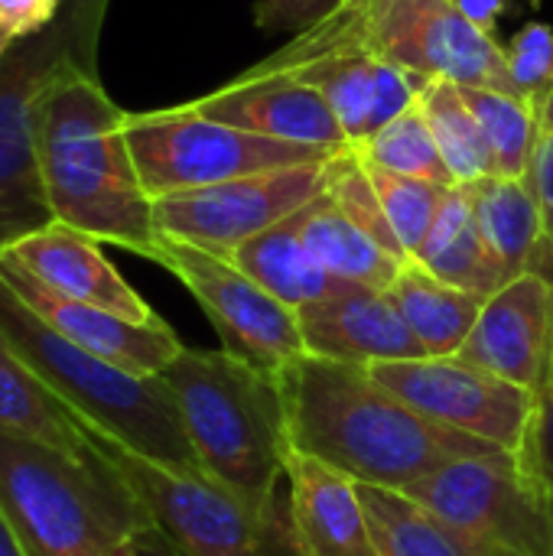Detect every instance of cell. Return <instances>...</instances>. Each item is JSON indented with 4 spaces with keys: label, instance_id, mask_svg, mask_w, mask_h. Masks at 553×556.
<instances>
[{
    "label": "cell",
    "instance_id": "6da1fadb",
    "mask_svg": "<svg viewBox=\"0 0 553 556\" xmlns=\"http://www.w3.org/2000/svg\"><path fill=\"white\" fill-rule=\"evenodd\" d=\"M277 384L293 453L349 476L355 485L407 492L456 459L508 456L492 443L430 424L362 365L303 355Z\"/></svg>",
    "mask_w": 553,
    "mask_h": 556
},
{
    "label": "cell",
    "instance_id": "7a4b0ae2",
    "mask_svg": "<svg viewBox=\"0 0 553 556\" xmlns=\"http://www.w3.org/2000/svg\"><path fill=\"white\" fill-rule=\"evenodd\" d=\"M124 121L127 111L98 81V62H68L39 98V169L55 222L156 264L163 235Z\"/></svg>",
    "mask_w": 553,
    "mask_h": 556
},
{
    "label": "cell",
    "instance_id": "3957f363",
    "mask_svg": "<svg viewBox=\"0 0 553 556\" xmlns=\"http://www.w3.org/2000/svg\"><path fill=\"white\" fill-rule=\"evenodd\" d=\"M160 378L202 472L254 511L277 518V485L293 453L280 384L225 349H183Z\"/></svg>",
    "mask_w": 553,
    "mask_h": 556
},
{
    "label": "cell",
    "instance_id": "277c9868",
    "mask_svg": "<svg viewBox=\"0 0 553 556\" xmlns=\"http://www.w3.org/2000/svg\"><path fill=\"white\" fill-rule=\"evenodd\" d=\"M0 508L26 556H111L153 518L98 443L65 453L0 437Z\"/></svg>",
    "mask_w": 553,
    "mask_h": 556
},
{
    "label": "cell",
    "instance_id": "5b68a950",
    "mask_svg": "<svg viewBox=\"0 0 553 556\" xmlns=\"http://www.w3.org/2000/svg\"><path fill=\"white\" fill-rule=\"evenodd\" d=\"M0 332L16 355L104 440L169 469L202 472L160 375H134L52 332L0 277Z\"/></svg>",
    "mask_w": 553,
    "mask_h": 556
},
{
    "label": "cell",
    "instance_id": "8992f818",
    "mask_svg": "<svg viewBox=\"0 0 553 556\" xmlns=\"http://www.w3.org/2000/svg\"><path fill=\"white\" fill-rule=\"evenodd\" d=\"M104 10L108 0H65L49 29L0 59V251L55 222L39 169V98L68 62H98Z\"/></svg>",
    "mask_w": 553,
    "mask_h": 556
},
{
    "label": "cell",
    "instance_id": "52a82bcc",
    "mask_svg": "<svg viewBox=\"0 0 553 556\" xmlns=\"http://www.w3.org/2000/svg\"><path fill=\"white\" fill-rule=\"evenodd\" d=\"M300 46H339L378 55L420 81H453L521 94L505 46L473 26L453 0H342L326 20L293 36Z\"/></svg>",
    "mask_w": 553,
    "mask_h": 556
},
{
    "label": "cell",
    "instance_id": "ba28073f",
    "mask_svg": "<svg viewBox=\"0 0 553 556\" xmlns=\"http://www.w3.org/2000/svg\"><path fill=\"white\" fill-rule=\"evenodd\" d=\"M124 137L150 199L205 189L271 169L323 163L336 153L332 147L257 137L241 127L202 117L186 104L127 114Z\"/></svg>",
    "mask_w": 553,
    "mask_h": 556
},
{
    "label": "cell",
    "instance_id": "9c48e42d",
    "mask_svg": "<svg viewBox=\"0 0 553 556\" xmlns=\"http://www.w3.org/2000/svg\"><path fill=\"white\" fill-rule=\"evenodd\" d=\"M98 443L179 556H290L293 551L290 531H280L277 518L254 511L205 472L150 463L104 437Z\"/></svg>",
    "mask_w": 553,
    "mask_h": 556
},
{
    "label": "cell",
    "instance_id": "30bf717a",
    "mask_svg": "<svg viewBox=\"0 0 553 556\" xmlns=\"http://www.w3.org/2000/svg\"><path fill=\"white\" fill-rule=\"evenodd\" d=\"M466 556H553V521L515 456L456 459L411 485Z\"/></svg>",
    "mask_w": 553,
    "mask_h": 556
},
{
    "label": "cell",
    "instance_id": "8fae6325",
    "mask_svg": "<svg viewBox=\"0 0 553 556\" xmlns=\"http://www.w3.org/2000/svg\"><path fill=\"white\" fill-rule=\"evenodd\" d=\"M156 264L196 296L228 355L254 365L274 381H280L306 355L297 309L267 293L231 261L163 238Z\"/></svg>",
    "mask_w": 553,
    "mask_h": 556
},
{
    "label": "cell",
    "instance_id": "7c38bea8",
    "mask_svg": "<svg viewBox=\"0 0 553 556\" xmlns=\"http://www.w3.org/2000/svg\"><path fill=\"white\" fill-rule=\"evenodd\" d=\"M323 192L326 160L153 199V222L163 238L231 257L241 244L287 222Z\"/></svg>",
    "mask_w": 553,
    "mask_h": 556
},
{
    "label": "cell",
    "instance_id": "4fadbf2b",
    "mask_svg": "<svg viewBox=\"0 0 553 556\" xmlns=\"http://www.w3.org/2000/svg\"><path fill=\"white\" fill-rule=\"evenodd\" d=\"M368 375L388 388L411 410L437 427L476 437L518 456L531 414L535 394L499 375L453 358H411V362H378Z\"/></svg>",
    "mask_w": 553,
    "mask_h": 556
},
{
    "label": "cell",
    "instance_id": "5bb4252c",
    "mask_svg": "<svg viewBox=\"0 0 553 556\" xmlns=\"http://www.w3.org/2000/svg\"><path fill=\"white\" fill-rule=\"evenodd\" d=\"M251 72L290 75L316 88L326 98L329 111L336 114L352 147L365 143L388 121L407 111L424 88L420 78L407 75L404 68L378 55L359 49H339V46L316 49V46H300L297 39H290L264 62L251 65Z\"/></svg>",
    "mask_w": 553,
    "mask_h": 556
},
{
    "label": "cell",
    "instance_id": "9a60e30c",
    "mask_svg": "<svg viewBox=\"0 0 553 556\" xmlns=\"http://www.w3.org/2000/svg\"><path fill=\"white\" fill-rule=\"evenodd\" d=\"M456 358L538 394L553 362L551 280L528 270L492 293Z\"/></svg>",
    "mask_w": 553,
    "mask_h": 556
},
{
    "label": "cell",
    "instance_id": "2e32d148",
    "mask_svg": "<svg viewBox=\"0 0 553 556\" xmlns=\"http://www.w3.org/2000/svg\"><path fill=\"white\" fill-rule=\"evenodd\" d=\"M0 277L20 296V303H26V309H33L52 332L124 371L147 375V378L163 375L173 365V358L186 349L163 319L130 323L108 309L59 296L3 257H0Z\"/></svg>",
    "mask_w": 553,
    "mask_h": 556
},
{
    "label": "cell",
    "instance_id": "e0dca14e",
    "mask_svg": "<svg viewBox=\"0 0 553 556\" xmlns=\"http://www.w3.org/2000/svg\"><path fill=\"white\" fill-rule=\"evenodd\" d=\"M183 104L202 117L222 121L228 127H241L257 137L306 143V147H332V150L349 147L326 98L290 75H261L248 68L235 75L228 85L215 88L212 94Z\"/></svg>",
    "mask_w": 553,
    "mask_h": 556
},
{
    "label": "cell",
    "instance_id": "ac0fdd59",
    "mask_svg": "<svg viewBox=\"0 0 553 556\" xmlns=\"http://www.w3.org/2000/svg\"><path fill=\"white\" fill-rule=\"evenodd\" d=\"M306 355L342 365H378L427 358L424 345L404 323L385 290L345 283L332 296L297 309Z\"/></svg>",
    "mask_w": 553,
    "mask_h": 556
},
{
    "label": "cell",
    "instance_id": "d6986e66",
    "mask_svg": "<svg viewBox=\"0 0 553 556\" xmlns=\"http://www.w3.org/2000/svg\"><path fill=\"white\" fill-rule=\"evenodd\" d=\"M3 261L16 264L46 290L108 309L130 323H156L160 313L121 277V270L104 257L101 241L52 222L29 238L0 251Z\"/></svg>",
    "mask_w": 553,
    "mask_h": 556
},
{
    "label": "cell",
    "instance_id": "ffe728a7",
    "mask_svg": "<svg viewBox=\"0 0 553 556\" xmlns=\"http://www.w3.org/2000/svg\"><path fill=\"white\" fill-rule=\"evenodd\" d=\"M287 531L293 556H381L368 528L359 485L303 456L290 453Z\"/></svg>",
    "mask_w": 553,
    "mask_h": 556
},
{
    "label": "cell",
    "instance_id": "44dd1931",
    "mask_svg": "<svg viewBox=\"0 0 553 556\" xmlns=\"http://www.w3.org/2000/svg\"><path fill=\"white\" fill-rule=\"evenodd\" d=\"M0 437L46 443L65 453H98L95 430L16 355L0 332Z\"/></svg>",
    "mask_w": 553,
    "mask_h": 556
},
{
    "label": "cell",
    "instance_id": "7402d4cb",
    "mask_svg": "<svg viewBox=\"0 0 553 556\" xmlns=\"http://www.w3.org/2000/svg\"><path fill=\"white\" fill-rule=\"evenodd\" d=\"M300 212L267 228L264 235L251 238L231 257H225L238 270H244L254 283H261L267 293H274L280 303H287L290 309L319 303L345 287V280H336L303 244Z\"/></svg>",
    "mask_w": 553,
    "mask_h": 556
},
{
    "label": "cell",
    "instance_id": "603a6c76",
    "mask_svg": "<svg viewBox=\"0 0 553 556\" xmlns=\"http://www.w3.org/2000/svg\"><path fill=\"white\" fill-rule=\"evenodd\" d=\"M388 296L424 345L427 358H453L486 306V296L443 283L417 261H407L401 267L398 280L388 287Z\"/></svg>",
    "mask_w": 553,
    "mask_h": 556
},
{
    "label": "cell",
    "instance_id": "cb8c5ba5",
    "mask_svg": "<svg viewBox=\"0 0 553 556\" xmlns=\"http://www.w3.org/2000/svg\"><path fill=\"white\" fill-rule=\"evenodd\" d=\"M414 261L424 270H430L433 277H440L443 283L479 293L486 300L505 287L502 267L495 264V257L479 231L466 186L447 189L440 212L430 225V235Z\"/></svg>",
    "mask_w": 553,
    "mask_h": 556
},
{
    "label": "cell",
    "instance_id": "d4e9b609",
    "mask_svg": "<svg viewBox=\"0 0 553 556\" xmlns=\"http://www.w3.org/2000/svg\"><path fill=\"white\" fill-rule=\"evenodd\" d=\"M479 231L502 267L505 283L528 274L531 261L544 241L541 228V208L528 186V179H505V176H486L473 186H466Z\"/></svg>",
    "mask_w": 553,
    "mask_h": 556
},
{
    "label": "cell",
    "instance_id": "484cf974",
    "mask_svg": "<svg viewBox=\"0 0 553 556\" xmlns=\"http://www.w3.org/2000/svg\"><path fill=\"white\" fill-rule=\"evenodd\" d=\"M300 235L310 254L345 283L385 290L398 280L407 261L388 254L372 235H365L355 222H349L339 205L323 192L300 212Z\"/></svg>",
    "mask_w": 553,
    "mask_h": 556
},
{
    "label": "cell",
    "instance_id": "4316f807",
    "mask_svg": "<svg viewBox=\"0 0 553 556\" xmlns=\"http://www.w3.org/2000/svg\"><path fill=\"white\" fill-rule=\"evenodd\" d=\"M417 101L427 114L437 150L456 186H473L486 176H495V163H492L482 124L466 104L460 85L443 81V78L424 81Z\"/></svg>",
    "mask_w": 553,
    "mask_h": 556
},
{
    "label": "cell",
    "instance_id": "83f0119b",
    "mask_svg": "<svg viewBox=\"0 0 553 556\" xmlns=\"http://www.w3.org/2000/svg\"><path fill=\"white\" fill-rule=\"evenodd\" d=\"M463 88V85H460ZM466 104L482 124L495 176L528 179L535 140H538V101L499 88H463Z\"/></svg>",
    "mask_w": 553,
    "mask_h": 556
},
{
    "label": "cell",
    "instance_id": "f1b7e54d",
    "mask_svg": "<svg viewBox=\"0 0 553 556\" xmlns=\"http://www.w3.org/2000/svg\"><path fill=\"white\" fill-rule=\"evenodd\" d=\"M372 538L381 556H466L450 531L411 495L359 485Z\"/></svg>",
    "mask_w": 553,
    "mask_h": 556
},
{
    "label": "cell",
    "instance_id": "f546056e",
    "mask_svg": "<svg viewBox=\"0 0 553 556\" xmlns=\"http://www.w3.org/2000/svg\"><path fill=\"white\" fill-rule=\"evenodd\" d=\"M355 150L362 153V160H368L372 166H381L388 173L427 179L437 186H456L440 150H437V140H433V130L427 124L420 101H414L407 111H401L394 121H388L378 134H372Z\"/></svg>",
    "mask_w": 553,
    "mask_h": 556
},
{
    "label": "cell",
    "instance_id": "4dcf8cb0",
    "mask_svg": "<svg viewBox=\"0 0 553 556\" xmlns=\"http://www.w3.org/2000/svg\"><path fill=\"white\" fill-rule=\"evenodd\" d=\"M326 195L339 205V212L349 222H355L365 235H372L388 254H394L398 261H411L381 208V199L365 169V160L359 156V150L352 143L336 150L326 160Z\"/></svg>",
    "mask_w": 553,
    "mask_h": 556
},
{
    "label": "cell",
    "instance_id": "1f68e13d",
    "mask_svg": "<svg viewBox=\"0 0 553 556\" xmlns=\"http://www.w3.org/2000/svg\"><path fill=\"white\" fill-rule=\"evenodd\" d=\"M365 169H368V176L375 182V192L381 199V208H385L401 248L414 261L420 254L427 235H430V225H433V218L440 212V202H443L447 189H453V186H437V182H427V179L398 176V173H388L381 166H372L368 160H365Z\"/></svg>",
    "mask_w": 553,
    "mask_h": 556
},
{
    "label": "cell",
    "instance_id": "d6a6232c",
    "mask_svg": "<svg viewBox=\"0 0 553 556\" xmlns=\"http://www.w3.org/2000/svg\"><path fill=\"white\" fill-rule=\"evenodd\" d=\"M515 463L521 479L538 495V502L553 521V362L541 391L535 394V414Z\"/></svg>",
    "mask_w": 553,
    "mask_h": 556
},
{
    "label": "cell",
    "instance_id": "836d02e7",
    "mask_svg": "<svg viewBox=\"0 0 553 556\" xmlns=\"http://www.w3.org/2000/svg\"><path fill=\"white\" fill-rule=\"evenodd\" d=\"M508 72L525 98H541L553 88V26L525 23L505 46Z\"/></svg>",
    "mask_w": 553,
    "mask_h": 556
},
{
    "label": "cell",
    "instance_id": "e575fe53",
    "mask_svg": "<svg viewBox=\"0 0 553 556\" xmlns=\"http://www.w3.org/2000/svg\"><path fill=\"white\" fill-rule=\"evenodd\" d=\"M528 186L541 208V228H544L541 248L553 251V88L538 98V140L528 169Z\"/></svg>",
    "mask_w": 553,
    "mask_h": 556
},
{
    "label": "cell",
    "instance_id": "d590c367",
    "mask_svg": "<svg viewBox=\"0 0 553 556\" xmlns=\"http://www.w3.org/2000/svg\"><path fill=\"white\" fill-rule=\"evenodd\" d=\"M342 0H257L254 23L267 33H306L319 20H326Z\"/></svg>",
    "mask_w": 553,
    "mask_h": 556
},
{
    "label": "cell",
    "instance_id": "8d00e7d4",
    "mask_svg": "<svg viewBox=\"0 0 553 556\" xmlns=\"http://www.w3.org/2000/svg\"><path fill=\"white\" fill-rule=\"evenodd\" d=\"M65 0H0V33L13 42L36 36L55 23Z\"/></svg>",
    "mask_w": 553,
    "mask_h": 556
},
{
    "label": "cell",
    "instance_id": "74e56055",
    "mask_svg": "<svg viewBox=\"0 0 553 556\" xmlns=\"http://www.w3.org/2000/svg\"><path fill=\"white\" fill-rule=\"evenodd\" d=\"M456 3V10L473 23V26H479L482 33H492L495 29V23L502 20V13L508 10V0H453ZM495 36V33H492Z\"/></svg>",
    "mask_w": 553,
    "mask_h": 556
},
{
    "label": "cell",
    "instance_id": "f35d334b",
    "mask_svg": "<svg viewBox=\"0 0 553 556\" xmlns=\"http://www.w3.org/2000/svg\"><path fill=\"white\" fill-rule=\"evenodd\" d=\"M134 547H137V554L140 556H179L173 547H169V541L153 528V531H147V534H140L137 541H134Z\"/></svg>",
    "mask_w": 553,
    "mask_h": 556
},
{
    "label": "cell",
    "instance_id": "ab89813d",
    "mask_svg": "<svg viewBox=\"0 0 553 556\" xmlns=\"http://www.w3.org/2000/svg\"><path fill=\"white\" fill-rule=\"evenodd\" d=\"M0 556H26L20 538L13 534V528H10V521L3 515V508H0Z\"/></svg>",
    "mask_w": 553,
    "mask_h": 556
},
{
    "label": "cell",
    "instance_id": "60d3db41",
    "mask_svg": "<svg viewBox=\"0 0 553 556\" xmlns=\"http://www.w3.org/2000/svg\"><path fill=\"white\" fill-rule=\"evenodd\" d=\"M111 556H140V554H137V547H134V541H130V544L117 547V551H114V554H111Z\"/></svg>",
    "mask_w": 553,
    "mask_h": 556
},
{
    "label": "cell",
    "instance_id": "b9f144b4",
    "mask_svg": "<svg viewBox=\"0 0 553 556\" xmlns=\"http://www.w3.org/2000/svg\"><path fill=\"white\" fill-rule=\"evenodd\" d=\"M10 46H13V39H10L7 33H0V59H3V52H7Z\"/></svg>",
    "mask_w": 553,
    "mask_h": 556
}]
</instances>
